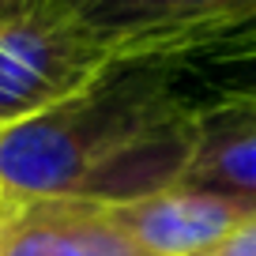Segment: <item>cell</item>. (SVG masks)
Listing matches in <instances>:
<instances>
[{
  "instance_id": "obj_1",
  "label": "cell",
  "mask_w": 256,
  "mask_h": 256,
  "mask_svg": "<svg viewBox=\"0 0 256 256\" xmlns=\"http://www.w3.org/2000/svg\"><path fill=\"white\" fill-rule=\"evenodd\" d=\"M196 106L162 60H117L72 98L0 128V184L16 200L132 204L181 181Z\"/></svg>"
},
{
  "instance_id": "obj_2",
  "label": "cell",
  "mask_w": 256,
  "mask_h": 256,
  "mask_svg": "<svg viewBox=\"0 0 256 256\" xmlns=\"http://www.w3.org/2000/svg\"><path fill=\"white\" fill-rule=\"evenodd\" d=\"M117 64L80 0H23L0 12V128L72 98Z\"/></svg>"
},
{
  "instance_id": "obj_3",
  "label": "cell",
  "mask_w": 256,
  "mask_h": 256,
  "mask_svg": "<svg viewBox=\"0 0 256 256\" xmlns=\"http://www.w3.org/2000/svg\"><path fill=\"white\" fill-rule=\"evenodd\" d=\"M117 60H192L256 42V0H80Z\"/></svg>"
},
{
  "instance_id": "obj_4",
  "label": "cell",
  "mask_w": 256,
  "mask_h": 256,
  "mask_svg": "<svg viewBox=\"0 0 256 256\" xmlns=\"http://www.w3.org/2000/svg\"><path fill=\"white\" fill-rule=\"evenodd\" d=\"M110 211L128 238L151 256H211L248 218H256V204L188 184H170Z\"/></svg>"
},
{
  "instance_id": "obj_5",
  "label": "cell",
  "mask_w": 256,
  "mask_h": 256,
  "mask_svg": "<svg viewBox=\"0 0 256 256\" xmlns=\"http://www.w3.org/2000/svg\"><path fill=\"white\" fill-rule=\"evenodd\" d=\"M0 256H151L128 238L106 204L90 200H16L0 226Z\"/></svg>"
},
{
  "instance_id": "obj_6",
  "label": "cell",
  "mask_w": 256,
  "mask_h": 256,
  "mask_svg": "<svg viewBox=\"0 0 256 256\" xmlns=\"http://www.w3.org/2000/svg\"><path fill=\"white\" fill-rule=\"evenodd\" d=\"M188 188L218 192L256 204V106L208 102L196 110V144L181 181Z\"/></svg>"
},
{
  "instance_id": "obj_7",
  "label": "cell",
  "mask_w": 256,
  "mask_h": 256,
  "mask_svg": "<svg viewBox=\"0 0 256 256\" xmlns=\"http://www.w3.org/2000/svg\"><path fill=\"white\" fill-rule=\"evenodd\" d=\"M174 68L177 87L196 110L208 102H252L256 106V42L226 53L192 56V60H162Z\"/></svg>"
},
{
  "instance_id": "obj_8",
  "label": "cell",
  "mask_w": 256,
  "mask_h": 256,
  "mask_svg": "<svg viewBox=\"0 0 256 256\" xmlns=\"http://www.w3.org/2000/svg\"><path fill=\"white\" fill-rule=\"evenodd\" d=\"M211 256H256V218H248V222L241 226L230 241H222Z\"/></svg>"
},
{
  "instance_id": "obj_9",
  "label": "cell",
  "mask_w": 256,
  "mask_h": 256,
  "mask_svg": "<svg viewBox=\"0 0 256 256\" xmlns=\"http://www.w3.org/2000/svg\"><path fill=\"white\" fill-rule=\"evenodd\" d=\"M12 208H16V196H12V192L0 184V226H4V218L12 215Z\"/></svg>"
},
{
  "instance_id": "obj_10",
  "label": "cell",
  "mask_w": 256,
  "mask_h": 256,
  "mask_svg": "<svg viewBox=\"0 0 256 256\" xmlns=\"http://www.w3.org/2000/svg\"><path fill=\"white\" fill-rule=\"evenodd\" d=\"M16 4H23V0H0V12H8V8H16Z\"/></svg>"
}]
</instances>
